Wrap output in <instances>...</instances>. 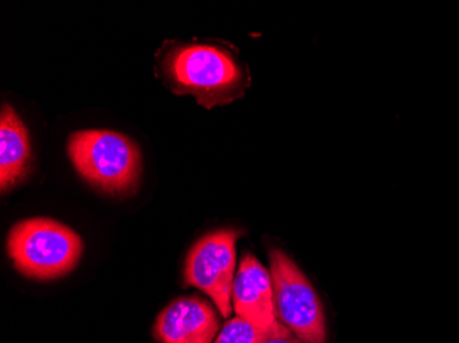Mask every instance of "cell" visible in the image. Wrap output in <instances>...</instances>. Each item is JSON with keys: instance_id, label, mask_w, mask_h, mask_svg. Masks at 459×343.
Wrapping results in <instances>:
<instances>
[{"instance_id": "1", "label": "cell", "mask_w": 459, "mask_h": 343, "mask_svg": "<svg viewBox=\"0 0 459 343\" xmlns=\"http://www.w3.org/2000/svg\"><path fill=\"white\" fill-rule=\"evenodd\" d=\"M157 69L172 92L193 95L206 109L239 99L250 85L249 71L237 54L211 43L165 41Z\"/></svg>"}, {"instance_id": "11", "label": "cell", "mask_w": 459, "mask_h": 343, "mask_svg": "<svg viewBox=\"0 0 459 343\" xmlns=\"http://www.w3.org/2000/svg\"><path fill=\"white\" fill-rule=\"evenodd\" d=\"M300 343H303V342H300Z\"/></svg>"}, {"instance_id": "3", "label": "cell", "mask_w": 459, "mask_h": 343, "mask_svg": "<svg viewBox=\"0 0 459 343\" xmlns=\"http://www.w3.org/2000/svg\"><path fill=\"white\" fill-rule=\"evenodd\" d=\"M6 247L18 272L35 280H54L76 268L84 244L65 224L35 218L12 227Z\"/></svg>"}, {"instance_id": "2", "label": "cell", "mask_w": 459, "mask_h": 343, "mask_svg": "<svg viewBox=\"0 0 459 343\" xmlns=\"http://www.w3.org/2000/svg\"><path fill=\"white\" fill-rule=\"evenodd\" d=\"M68 154L77 174L107 194H130L139 183L142 157L135 141L115 131L72 133Z\"/></svg>"}, {"instance_id": "6", "label": "cell", "mask_w": 459, "mask_h": 343, "mask_svg": "<svg viewBox=\"0 0 459 343\" xmlns=\"http://www.w3.org/2000/svg\"><path fill=\"white\" fill-rule=\"evenodd\" d=\"M219 327L218 314L205 299L185 296L162 309L153 332L161 343H212Z\"/></svg>"}, {"instance_id": "7", "label": "cell", "mask_w": 459, "mask_h": 343, "mask_svg": "<svg viewBox=\"0 0 459 343\" xmlns=\"http://www.w3.org/2000/svg\"><path fill=\"white\" fill-rule=\"evenodd\" d=\"M233 305L237 316L260 329L271 330L278 323L271 273L249 253L234 279Z\"/></svg>"}, {"instance_id": "9", "label": "cell", "mask_w": 459, "mask_h": 343, "mask_svg": "<svg viewBox=\"0 0 459 343\" xmlns=\"http://www.w3.org/2000/svg\"><path fill=\"white\" fill-rule=\"evenodd\" d=\"M271 330L260 329L237 316L224 324L215 343H262L270 334Z\"/></svg>"}, {"instance_id": "8", "label": "cell", "mask_w": 459, "mask_h": 343, "mask_svg": "<svg viewBox=\"0 0 459 343\" xmlns=\"http://www.w3.org/2000/svg\"><path fill=\"white\" fill-rule=\"evenodd\" d=\"M32 150L27 126L9 103L0 115V187L10 190L30 174Z\"/></svg>"}, {"instance_id": "5", "label": "cell", "mask_w": 459, "mask_h": 343, "mask_svg": "<svg viewBox=\"0 0 459 343\" xmlns=\"http://www.w3.org/2000/svg\"><path fill=\"white\" fill-rule=\"evenodd\" d=\"M238 238V231L231 228L204 235L193 244L185 262L186 285L204 291L223 317H229L233 312Z\"/></svg>"}, {"instance_id": "4", "label": "cell", "mask_w": 459, "mask_h": 343, "mask_svg": "<svg viewBox=\"0 0 459 343\" xmlns=\"http://www.w3.org/2000/svg\"><path fill=\"white\" fill-rule=\"evenodd\" d=\"M270 273L278 322L300 342L326 343V317L318 294L303 270L280 249L270 252Z\"/></svg>"}, {"instance_id": "10", "label": "cell", "mask_w": 459, "mask_h": 343, "mask_svg": "<svg viewBox=\"0 0 459 343\" xmlns=\"http://www.w3.org/2000/svg\"><path fill=\"white\" fill-rule=\"evenodd\" d=\"M262 343H300L296 335L278 322Z\"/></svg>"}]
</instances>
